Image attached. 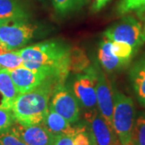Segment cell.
<instances>
[{
  "instance_id": "obj_14",
  "label": "cell",
  "mask_w": 145,
  "mask_h": 145,
  "mask_svg": "<svg viewBox=\"0 0 145 145\" xmlns=\"http://www.w3.org/2000/svg\"><path fill=\"white\" fill-rule=\"evenodd\" d=\"M99 59L102 66L108 72L119 70L129 63L114 55L111 51V41L106 38L99 45Z\"/></svg>"
},
{
  "instance_id": "obj_7",
  "label": "cell",
  "mask_w": 145,
  "mask_h": 145,
  "mask_svg": "<svg viewBox=\"0 0 145 145\" xmlns=\"http://www.w3.org/2000/svg\"><path fill=\"white\" fill-rule=\"evenodd\" d=\"M97 71L92 66L78 73L72 85V91L79 104L87 110L97 108Z\"/></svg>"
},
{
  "instance_id": "obj_1",
  "label": "cell",
  "mask_w": 145,
  "mask_h": 145,
  "mask_svg": "<svg viewBox=\"0 0 145 145\" xmlns=\"http://www.w3.org/2000/svg\"><path fill=\"white\" fill-rule=\"evenodd\" d=\"M70 51L61 40H46L19 49L24 67L44 73L57 84L65 82L70 72Z\"/></svg>"
},
{
  "instance_id": "obj_15",
  "label": "cell",
  "mask_w": 145,
  "mask_h": 145,
  "mask_svg": "<svg viewBox=\"0 0 145 145\" xmlns=\"http://www.w3.org/2000/svg\"><path fill=\"white\" fill-rule=\"evenodd\" d=\"M29 15L18 0H0V20H28Z\"/></svg>"
},
{
  "instance_id": "obj_28",
  "label": "cell",
  "mask_w": 145,
  "mask_h": 145,
  "mask_svg": "<svg viewBox=\"0 0 145 145\" xmlns=\"http://www.w3.org/2000/svg\"><path fill=\"white\" fill-rule=\"evenodd\" d=\"M143 20V22H144V24H144V31H145V16L143 18V20Z\"/></svg>"
},
{
  "instance_id": "obj_19",
  "label": "cell",
  "mask_w": 145,
  "mask_h": 145,
  "mask_svg": "<svg viewBox=\"0 0 145 145\" xmlns=\"http://www.w3.org/2000/svg\"><path fill=\"white\" fill-rule=\"evenodd\" d=\"M91 65H89L88 57L82 49L78 48H71L70 51V71L77 74L86 71Z\"/></svg>"
},
{
  "instance_id": "obj_4",
  "label": "cell",
  "mask_w": 145,
  "mask_h": 145,
  "mask_svg": "<svg viewBox=\"0 0 145 145\" xmlns=\"http://www.w3.org/2000/svg\"><path fill=\"white\" fill-rule=\"evenodd\" d=\"M39 27L28 20H0V43L7 49H20L36 37Z\"/></svg>"
},
{
  "instance_id": "obj_3",
  "label": "cell",
  "mask_w": 145,
  "mask_h": 145,
  "mask_svg": "<svg viewBox=\"0 0 145 145\" xmlns=\"http://www.w3.org/2000/svg\"><path fill=\"white\" fill-rule=\"evenodd\" d=\"M114 93L112 123L120 145H131V136L135 122V104L131 97L116 89Z\"/></svg>"
},
{
  "instance_id": "obj_20",
  "label": "cell",
  "mask_w": 145,
  "mask_h": 145,
  "mask_svg": "<svg viewBox=\"0 0 145 145\" xmlns=\"http://www.w3.org/2000/svg\"><path fill=\"white\" fill-rule=\"evenodd\" d=\"M86 3V0H52V4L58 13L61 15L80 9Z\"/></svg>"
},
{
  "instance_id": "obj_5",
  "label": "cell",
  "mask_w": 145,
  "mask_h": 145,
  "mask_svg": "<svg viewBox=\"0 0 145 145\" xmlns=\"http://www.w3.org/2000/svg\"><path fill=\"white\" fill-rule=\"evenodd\" d=\"M103 36L110 41L128 44L135 52L145 43L144 24L131 16H124L118 23L110 27L104 31Z\"/></svg>"
},
{
  "instance_id": "obj_17",
  "label": "cell",
  "mask_w": 145,
  "mask_h": 145,
  "mask_svg": "<svg viewBox=\"0 0 145 145\" xmlns=\"http://www.w3.org/2000/svg\"><path fill=\"white\" fill-rule=\"evenodd\" d=\"M21 66H24V62L19 49H7L0 43V68L12 70Z\"/></svg>"
},
{
  "instance_id": "obj_30",
  "label": "cell",
  "mask_w": 145,
  "mask_h": 145,
  "mask_svg": "<svg viewBox=\"0 0 145 145\" xmlns=\"http://www.w3.org/2000/svg\"><path fill=\"white\" fill-rule=\"evenodd\" d=\"M0 69H1V68H0Z\"/></svg>"
},
{
  "instance_id": "obj_21",
  "label": "cell",
  "mask_w": 145,
  "mask_h": 145,
  "mask_svg": "<svg viewBox=\"0 0 145 145\" xmlns=\"http://www.w3.org/2000/svg\"><path fill=\"white\" fill-rule=\"evenodd\" d=\"M131 145H145V116L135 119L131 136Z\"/></svg>"
},
{
  "instance_id": "obj_8",
  "label": "cell",
  "mask_w": 145,
  "mask_h": 145,
  "mask_svg": "<svg viewBox=\"0 0 145 145\" xmlns=\"http://www.w3.org/2000/svg\"><path fill=\"white\" fill-rule=\"evenodd\" d=\"M85 119L88 123L90 136L94 145H119L114 129L100 114L98 108L87 110Z\"/></svg>"
},
{
  "instance_id": "obj_22",
  "label": "cell",
  "mask_w": 145,
  "mask_h": 145,
  "mask_svg": "<svg viewBox=\"0 0 145 145\" xmlns=\"http://www.w3.org/2000/svg\"><path fill=\"white\" fill-rule=\"evenodd\" d=\"M111 51L115 56L130 62L135 50L128 44L124 42L111 41Z\"/></svg>"
},
{
  "instance_id": "obj_25",
  "label": "cell",
  "mask_w": 145,
  "mask_h": 145,
  "mask_svg": "<svg viewBox=\"0 0 145 145\" xmlns=\"http://www.w3.org/2000/svg\"><path fill=\"white\" fill-rule=\"evenodd\" d=\"M0 143L2 145H27L10 131L0 135Z\"/></svg>"
},
{
  "instance_id": "obj_18",
  "label": "cell",
  "mask_w": 145,
  "mask_h": 145,
  "mask_svg": "<svg viewBox=\"0 0 145 145\" xmlns=\"http://www.w3.org/2000/svg\"><path fill=\"white\" fill-rule=\"evenodd\" d=\"M117 11L120 16L135 12L143 20L145 16V0H120Z\"/></svg>"
},
{
  "instance_id": "obj_26",
  "label": "cell",
  "mask_w": 145,
  "mask_h": 145,
  "mask_svg": "<svg viewBox=\"0 0 145 145\" xmlns=\"http://www.w3.org/2000/svg\"><path fill=\"white\" fill-rule=\"evenodd\" d=\"M53 145H75L73 138L70 135H57Z\"/></svg>"
},
{
  "instance_id": "obj_24",
  "label": "cell",
  "mask_w": 145,
  "mask_h": 145,
  "mask_svg": "<svg viewBox=\"0 0 145 145\" xmlns=\"http://www.w3.org/2000/svg\"><path fill=\"white\" fill-rule=\"evenodd\" d=\"M75 145H93V140L90 135H89L86 131L83 128L75 135L72 136Z\"/></svg>"
},
{
  "instance_id": "obj_10",
  "label": "cell",
  "mask_w": 145,
  "mask_h": 145,
  "mask_svg": "<svg viewBox=\"0 0 145 145\" xmlns=\"http://www.w3.org/2000/svg\"><path fill=\"white\" fill-rule=\"evenodd\" d=\"M97 108L104 119L112 128V114L114 110V93L113 87L110 84L103 72L97 71L96 82ZM114 129V128H113Z\"/></svg>"
},
{
  "instance_id": "obj_13",
  "label": "cell",
  "mask_w": 145,
  "mask_h": 145,
  "mask_svg": "<svg viewBox=\"0 0 145 145\" xmlns=\"http://www.w3.org/2000/svg\"><path fill=\"white\" fill-rule=\"evenodd\" d=\"M129 77L136 99L145 107V54L131 68Z\"/></svg>"
},
{
  "instance_id": "obj_29",
  "label": "cell",
  "mask_w": 145,
  "mask_h": 145,
  "mask_svg": "<svg viewBox=\"0 0 145 145\" xmlns=\"http://www.w3.org/2000/svg\"><path fill=\"white\" fill-rule=\"evenodd\" d=\"M0 145H2V144H1V143H0Z\"/></svg>"
},
{
  "instance_id": "obj_6",
  "label": "cell",
  "mask_w": 145,
  "mask_h": 145,
  "mask_svg": "<svg viewBox=\"0 0 145 145\" xmlns=\"http://www.w3.org/2000/svg\"><path fill=\"white\" fill-rule=\"evenodd\" d=\"M80 104L72 89L65 83L58 84L53 89L49 107L61 114L71 124L76 123L80 118Z\"/></svg>"
},
{
  "instance_id": "obj_16",
  "label": "cell",
  "mask_w": 145,
  "mask_h": 145,
  "mask_svg": "<svg viewBox=\"0 0 145 145\" xmlns=\"http://www.w3.org/2000/svg\"><path fill=\"white\" fill-rule=\"evenodd\" d=\"M0 93L4 99L6 106L11 109V106L19 96V92L10 77L9 70L0 69Z\"/></svg>"
},
{
  "instance_id": "obj_2",
  "label": "cell",
  "mask_w": 145,
  "mask_h": 145,
  "mask_svg": "<svg viewBox=\"0 0 145 145\" xmlns=\"http://www.w3.org/2000/svg\"><path fill=\"white\" fill-rule=\"evenodd\" d=\"M57 84L47 82L30 92L20 93L11 106L16 122L22 125L43 124Z\"/></svg>"
},
{
  "instance_id": "obj_9",
  "label": "cell",
  "mask_w": 145,
  "mask_h": 145,
  "mask_svg": "<svg viewBox=\"0 0 145 145\" xmlns=\"http://www.w3.org/2000/svg\"><path fill=\"white\" fill-rule=\"evenodd\" d=\"M9 131L27 145H53L56 137L44 124L25 126L16 122Z\"/></svg>"
},
{
  "instance_id": "obj_27",
  "label": "cell",
  "mask_w": 145,
  "mask_h": 145,
  "mask_svg": "<svg viewBox=\"0 0 145 145\" xmlns=\"http://www.w3.org/2000/svg\"><path fill=\"white\" fill-rule=\"evenodd\" d=\"M109 0H95V3L93 5V9L95 10H99L102 9Z\"/></svg>"
},
{
  "instance_id": "obj_23",
  "label": "cell",
  "mask_w": 145,
  "mask_h": 145,
  "mask_svg": "<svg viewBox=\"0 0 145 145\" xmlns=\"http://www.w3.org/2000/svg\"><path fill=\"white\" fill-rule=\"evenodd\" d=\"M15 123L16 119L11 109L0 108V135L8 132Z\"/></svg>"
},
{
  "instance_id": "obj_11",
  "label": "cell",
  "mask_w": 145,
  "mask_h": 145,
  "mask_svg": "<svg viewBox=\"0 0 145 145\" xmlns=\"http://www.w3.org/2000/svg\"><path fill=\"white\" fill-rule=\"evenodd\" d=\"M9 72L19 93L30 92L47 82H54L44 73L27 69L24 66L9 70Z\"/></svg>"
},
{
  "instance_id": "obj_12",
  "label": "cell",
  "mask_w": 145,
  "mask_h": 145,
  "mask_svg": "<svg viewBox=\"0 0 145 145\" xmlns=\"http://www.w3.org/2000/svg\"><path fill=\"white\" fill-rule=\"evenodd\" d=\"M43 124L55 136L62 135L73 136L83 129L82 127L79 128L72 127L69 121L53 110L51 107H48V111Z\"/></svg>"
}]
</instances>
